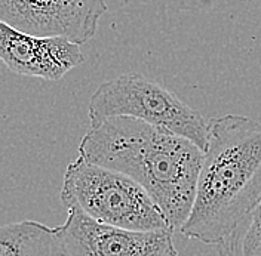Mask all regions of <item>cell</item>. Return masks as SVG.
Segmentation results:
<instances>
[{
    "mask_svg": "<svg viewBox=\"0 0 261 256\" xmlns=\"http://www.w3.org/2000/svg\"><path fill=\"white\" fill-rule=\"evenodd\" d=\"M79 156L137 181L179 233L193 206L203 151L189 139L132 117H110L91 126Z\"/></svg>",
    "mask_w": 261,
    "mask_h": 256,
    "instance_id": "6da1fadb",
    "label": "cell"
},
{
    "mask_svg": "<svg viewBox=\"0 0 261 256\" xmlns=\"http://www.w3.org/2000/svg\"><path fill=\"white\" fill-rule=\"evenodd\" d=\"M261 202V122L226 114L208 120L195 200L181 234L217 244Z\"/></svg>",
    "mask_w": 261,
    "mask_h": 256,
    "instance_id": "7a4b0ae2",
    "label": "cell"
},
{
    "mask_svg": "<svg viewBox=\"0 0 261 256\" xmlns=\"http://www.w3.org/2000/svg\"><path fill=\"white\" fill-rule=\"evenodd\" d=\"M60 197L67 208L77 209L99 224L134 231H171L162 210L137 181L82 156L67 166Z\"/></svg>",
    "mask_w": 261,
    "mask_h": 256,
    "instance_id": "3957f363",
    "label": "cell"
},
{
    "mask_svg": "<svg viewBox=\"0 0 261 256\" xmlns=\"http://www.w3.org/2000/svg\"><path fill=\"white\" fill-rule=\"evenodd\" d=\"M132 117L189 139L202 151L208 120L161 83L137 73L102 81L88 105L89 128L110 117Z\"/></svg>",
    "mask_w": 261,
    "mask_h": 256,
    "instance_id": "277c9868",
    "label": "cell"
},
{
    "mask_svg": "<svg viewBox=\"0 0 261 256\" xmlns=\"http://www.w3.org/2000/svg\"><path fill=\"white\" fill-rule=\"evenodd\" d=\"M50 256H178V252L168 230L117 228L70 208L64 224L52 230Z\"/></svg>",
    "mask_w": 261,
    "mask_h": 256,
    "instance_id": "5b68a950",
    "label": "cell"
},
{
    "mask_svg": "<svg viewBox=\"0 0 261 256\" xmlns=\"http://www.w3.org/2000/svg\"><path fill=\"white\" fill-rule=\"evenodd\" d=\"M106 0H0V22L33 36H61L77 45L95 37Z\"/></svg>",
    "mask_w": 261,
    "mask_h": 256,
    "instance_id": "8992f818",
    "label": "cell"
},
{
    "mask_svg": "<svg viewBox=\"0 0 261 256\" xmlns=\"http://www.w3.org/2000/svg\"><path fill=\"white\" fill-rule=\"evenodd\" d=\"M0 61L19 76L58 81L85 61V53L61 36H33L0 22Z\"/></svg>",
    "mask_w": 261,
    "mask_h": 256,
    "instance_id": "52a82bcc",
    "label": "cell"
},
{
    "mask_svg": "<svg viewBox=\"0 0 261 256\" xmlns=\"http://www.w3.org/2000/svg\"><path fill=\"white\" fill-rule=\"evenodd\" d=\"M52 230L36 221L0 225V256H50Z\"/></svg>",
    "mask_w": 261,
    "mask_h": 256,
    "instance_id": "ba28073f",
    "label": "cell"
},
{
    "mask_svg": "<svg viewBox=\"0 0 261 256\" xmlns=\"http://www.w3.org/2000/svg\"><path fill=\"white\" fill-rule=\"evenodd\" d=\"M215 246L220 256H261V202Z\"/></svg>",
    "mask_w": 261,
    "mask_h": 256,
    "instance_id": "9c48e42d",
    "label": "cell"
}]
</instances>
